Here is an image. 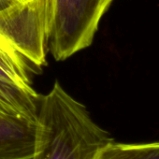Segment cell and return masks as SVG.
I'll return each instance as SVG.
<instances>
[{"label":"cell","instance_id":"6da1fadb","mask_svg":"<svg viewBox=\"0 0 159 159\" xmlns=\"http://www.w3.org/2000/svg\"><path fill=\"white\" fill-rule=\"evenodd\" d=\"M38 137L32 159H95L112 141L91 117L86 107L59 83L40 96Z\"/></svg>","mask_w":159,"mask_h":159},{"label":"cell","instance_id":"7a4b0ae2","mask_svg":"<svg viewBox=\"0 0 159 159\" xmlns=\"http://www.w3.org/2000/svg\"><path fill=\"white\" fill-rule=\"evenodd\" d=\"M52 0H17L0 10V81L32 87L47 64Z\"/></svg>","mask_w":159,"mask_h":159},{"label":"cell","instance_id":"3957f363","mask_svg":"<svg viewBox=\"0 0 159 159\" xmlns=\"http://www.w3.org/2000/svg\"><path fill=\"white\" fill-rule=\"evenodd\" d=\"M113 0H52L49 48L64 61L88 48Z\"/></svg>","mask_w":159,"mask_h":159},{"label":"cell","instance_id":"277c9868","mask_svg":"<svg viewBox=\"0 0 159 159\" xmlns=\"http://www.w3.org/2000/svg\"><path fill=\"white\" fill-rule=\"evenodd\" d=\"M38 121L0 111V159H32Z\"/></svg>","mask_w":159,"mask_h":159},{"label":"cell","instance_id":"5b68a950","mask_svg":"<svg viewBox=\"0 0 159 159\" xmlns=\"http://www.w3.org/2000/svg\"><path fill=\"white\" fill-rule=\"evenodd\" d=\"M40 96L34 88L28 89L0 81V111L6 113L37 122Z\"/></svg>","mask_w":159,"mask_h":159},{"label":"cell","instance_id":"8992f818","mask_svg":"<svg viewBox=\"0 0 159 159\" xmlns=\"http://www.w3.org/2000/svg\"><path fill=\"white\" fill-rule=\"evenodd\" d=\"M95 159H159V141L150 143H118L104 146Z\"/></svg>","mask_w":159,"mask_h":159},{"label":"cell","instance_id":"52a82bcc","mask_svg":"<svg viewBox=\"0 0 159 159\" xmlns=\"http://www.w3.org/2000/svg\"><path fill=\"white\" fill-rule=\"evenodd\" d=\"M15 1H17V0H0V10L10 6Z\"/></svg>","mask_w":159,"mask_h":159}]
</instances>
